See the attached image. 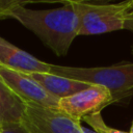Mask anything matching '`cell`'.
Instances as JSON below:
<instances>
[{
    "instance_id": "1",
    "label": "cell",
    "mask_w": 133,
    "mask_h": 133,
    "mask_svg": "<svg viewBox=\"0 0 133 133\" xmlns=\"http://www.w3.org/2000/svg\"><path fill=\"white\" fill-rule=\"evenodd\" d=\"M25 3L17 1L6 11L5 19L17 20L57 56L66 55L79 30L78 16L71 2L50 9H31L25 7Z\"/></svg>"
},
{
    "instance_id": "2",
    "label": "cell",
    "mask_w": 133,
    "mask_h": 133,
    "mask_svg": "<svg viewBox=\"0 0 133 133\" xmlns=\"http://www.w3.org/2000/svg\"><path fill=\"white\" fill-rule=\"evenodd\" d=\"M50 74L106 87L112 95L113 103L133 96V62H123L110 66L79 68L52 64Z\"/></svg>"
},
{
    "instance_id": "3",
    "label": "cell",
    "mask_w": 133,
    "mask_h": 133,
    "mask_svg": "<svg viewBox=\"0 0 133 133\" xmlns=\"http://www.w3.org/2000/svg\"><path fill=\"white\" fill-rule=\"evenodd\" d=\"M79 20L78 35L103 34L125 29L126 18L133 0L119 3L70 1Z\"/></svg>"
},
{
    "instance_id": "4",
    "label": "cell",
    "mask_w": 133,
    "mask_h": 133,
    "mask_svg": "<svg viewBox=\"0 0 133 133\" xmlns=\"http://www.w3.org/2000/svg\"><path fill=\"white\" fill-rule=\"evenodd\" d=\"M23 126L29 133H83L81 122L58 109L25 103Z\"/></svg>"
},
{
    "instance_id": "5",
    "label": "cell",
    "mask_w": 133,
    "mask_h": 133,
    "mask_svg": "<svg viewBox=\"0 0 133 133\" xmlns=\"http://www.w3.org/2000/svg\"><path fill=\"white\" fill-rule=\"evenodd\" d=\"M112 103V95L106 87L90 85L77 94L60 99L57 109L68 116L81 122L84 116L101 112L103 108Z\"/></svg>"
},
{
    "instance_id": "6",
    "label": "cell",
    "mask_w": 133,
    "mask_h": 133,
    "mask_svg": "<svg viewBox=\"0 0 133 133\" xmlns=\"http://www.w3.org/2000/svg\"><path fill=\"white\" fill-rule=\"evenodd\" d=\"M0 79L24 103H31L50 109H57L59 99L49 94L29 74L0 65Z\"/></svg>"
},
{
    "instance_id": "7",
    "label": "cell",
    "mask_w": 133,
    "mask_h": 133,
    "mask_svg": "<svg viewBox=\"0 0 133 133\" xmlns=\"http://www.w3.org/2000/svg\"><path fill=\"white\" fill-rule=\"evenodd\" d=\"M0 65L25 74H35L50 73L52 63L37 59L0 36Z\"/></svg>"
},
{
    "instance_id": "8",
    "label": "cell",
    "mask_w": 133,
    "mask_h": 133,
    "mask_svg": "<svg viewBox=\"0 0 133 133\" xmlns=\"http://www.w3.org/2000/svg\"><path fill=\"white\" fill-rule=\"evenodd\" d=\"M29 75L34 80H36L49 94L59 100L77 94L90 86L87 83L50 73H35Z\"/></svg>"
},
{
    "instance_id": "9",
    "label": "cell",
    "mask_w": 133,
    "mask_h": 133,
    "mask_svg": "<svg viewBox=\"0 0 133 133\" xmlns=\"http://www.w3.org/2000/svg\"><path fill=\"white\" fill-rule=\"evenodd\" d=\"M25 103L0 79V124L22 123Z\"/></svg>"
},
{
    "instance_id": "10",
    "label": "cell",
    "mask_w": 133,
    "mask_h": 133,
    "mask_svg": "<svg viewBox=\"0 0 133 133\" xmlns=\"http://www.w3.org/2000/svg\"><path fill=\"white\" fill-rule=\"evenodd\" d=\"M82 121L85 122L87 125H89L91 127V129L94 131H96L97 133H129V132H125V131L109 127L104 122L101 112H96V113L89 114L87 116H84L82 118Z\"/></svg>"
},
{
    "instance_id": "11",
    "label": "cell",
    "mask_w": 133,
    "mask_h": 133,
    "mask_svg": "<svg viewBox=\"0 0 133 133\" xmlns=\"http://www.w3.org/2000/svg\"><path fill=\"white\" fill-rule=\"evenodd\" d=\"M0 133H29L22 123L0 124Z\"/></svg>"
},
{
    "instance_id": "12",
    "label": "cell",
    "mask_w": 133,
    "mask_h": 133,
    "mask_svg": "<svg viewBox=\"0 0 133 133\" xmlns=\"http://www.w3.org/2000/svg\"><path fill=\"white\" fill-rule=\"evenodd\" d=\"M125 29H129L131 31H133V6L131 7V9L129 10L127 18H126V27Z\"/></svg>"
},
{
    "instance_id": "13",
    "label": "cell",
    "mask_w": 133,
    "mask_h": 133,
    "mask_svg": "<svg viewBox=\"0 0 133 133\" xmlns=\"http://www.w3.org/2000/svg\"><path fill=\"white\" fill-rule=\"evenodd\" d=\"M82 132H83V133H97V132L94 131L92 129H88V128L83 127V126H82Z\"/></svg>"
},
{
    "instance_id": "14",
    "label": "cell",
    "mask_w": 133,
    "mask_h": 133,
    "mask_svg": "<svg viewBox=\"0 0 133 133\" xmlns=\"http://www.w3.org/2000/svg\"><path fill=\"white\" fill-rule=\"evenodd\" d=\"M129 133H133V122H132V125H131V128H130Z\"/></svg>"
},
{
    "instance_id": "15",
    "label": "cell",
    "mask_w": 133,
    "mask_h": 133,
    "mask_svg": "<svg viewBox=\"0 0 133 133\" xmlns=\"http://www.w3.org/2000/svg\"><path fill=\"white\" fill-rule=\"evenodd\" d=\"M132 54H133V47H132Z\"/></svg>"
}]
</instances>
